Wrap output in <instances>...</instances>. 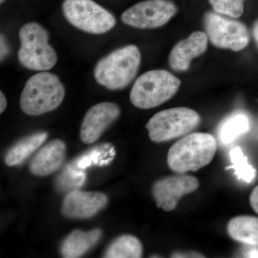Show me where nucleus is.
Listing matches in <instances>:
<instances>
[{
	"label": "nucleus",
	"mask_w": 258,
	"mask_h": 258,
	"mask_svg": "<svg viewBox=\"0 0 258 258\" xmlns=\"http://www.w3.org/2000/svg\"><path fill=\"white\" fill-rule=\"evenodd\" d=\"M217 149L216 139L212 134H190L170 148L167 155L168 166L178 174L198 171L211 162Z\"/></svg>",
	"instance_id": "obj_1"
},
{
	"label": "nucleus",
	"mask_w": 258,
	"mask_h": 258,
	"mask_svg": "<svg viewBox=\"0 0 258 258\" xmlns=\"http://www.w3.org/2000/svg\"><path fill=\"white\" fill-rule=\"evenodd\" d=\"M141 61L138 47L128 45L120 47L98 61L94 69L95 79L107 89H123L137 76Z\"/></svg>",
	"instance_id": "obj_2"
},
{
	"label": "nucleus",
	"mask_w": 258,
	"mask_h": 258,
	"mask_svg": "<svg viewBox=\"0 0 258 258\" xmlns=\"http://www.w3.org/2000/svg\"><path fill=\"white\" fill-rule=\"evenodd\" d=\"M64 95L63 84L56 75L40 71L25 83L20 96V108L32 116L45 114L58 108Z\"/></svg>",
	"instance_id": "obj_3"
},
{
	"label": "nucleus",
	"mask_w": 258,
	"mask_h": 258,
	"mask_svg": "<svg viewBox=\"0 0 258 258\" xmlns=\"http://www.w3.org/2000/svg\"><path fill=\"white\" fill-rule=\"evenodd\" d=\"M181 81L166 70L144 73L134 83L130 100L134 106L150 109L169 101L177 93Z\"/></svg>",
	"instance_id": "obj_4"
},
{
	"label": "nucleus",
	"mask_w": 258,
	"mask_h": 258,
	"mask_svg": "<svg viewBox=\"0 0 258 258\" xmlns=\"http://www.w3.org/2000/svg\"><path fill=\"white\" fill-rule=\"evenodd\" d=\"M19 37L18 60L24 67L45 71L57 63V53L49 43L48 32L41 25L34 22L25 24L20 28Z\"/></svg>",
	"instance_id": "obj_5"
},
{
	"label": "nucleus",
	"mask_w": 258,
	"mask_h": 258,
	"mask_svg": "<svg viewBox=\"0 0 258 258\" xmlns=\"http://www.w3.org/2000/svg\"><path fill=\"white\" fill-rule=\"evenodd\" d=\"M200 115L186 107H176L158 112L146 125L152 142H168L190 133L200 124Z\"/></svg>",
	"instance_id": "obj_6"
},
{
	"label": "nucleus",
	"mask_w": 258,
	"mask_h": 258,
	"mask_svg": "<svg viewBox=\"0 0 258 258\" xmlns=\"http://www.w3.org/2000/svg\"><path fill=\"white\" fill-rule=\"evenodd\" d=\"M62 13L75 28L94 35L106 33L116 24L115 17L93 0H64Z\"/></svg>",
	"instance_id": "obj_7"
},
{
	"label": "nucleus",
	"mask_w": 258,
	"mask_h": 258,
	"mask_svg": "<svg viewBox=\"0 0 258 258\" xmlns=\"http://www.w3.org/2000/svg\"><path fill=\"white\" fill-rule=\"evenodd\" d=\"M205 23L208 38L212 45L219 48L238 52L249 44L248 30L240 22L208 13L205 15Z\"/></svg>",
	"instance_id": "obj_8"
},
{
	"label": "nucleus",
	"mask_w": 258,
	"mask_h": 258,
	"mask_svg": "<svg viewBox=\"0 0 258 258\" xmlns=\"http://www.w3.org/2000/svg\"><path fill=\"white\" fill-rule=\"evenodd\" d=\"M176 5L169 0H147L131 7L120 19L128 26L154 29L166 25L176 13Z\"/></svg>",
	"instance_id": "obj_9"
},
{
	"label": "nucleus",
	"mask_w": 258,
	"mask_h": 258,
	"mask_svg": "<svg viewBox=\"0 0 258 258\" xmlns=\"http://www.w3.org/2000/svg\"><path fill=\"white\" fill-rule=\"evenodd\" d=\"M199 185V180L195 176L182 174L168 176L154 184L153 196L158 208L170 212L176 208L180 199L198 189Z\"/></svg>",
	"instance_id": "obj_10"
},
{
	"label": "nucleus",
	"mask_w": 258,
	"mask_h": 258,
	"mask_svg": "<svg viewBox=\"0 0 258 258\" xmlns=\"http://www.w3.org/2000/svg\"><path fill=\"white\" fill-rule=\"evenodd\" d=\"M120 113L119 107L111 102H102L91 107L85 115L81 125V141L86 144L94 143L118 118Z\"/></svg>",
	"instance_id": "obj_11"
},
{
	"label": "nucleus",
	"mask_w": 258,
	"mask_h": 258,
	"mask_svg": "<svg viewBox=\"0 0 258 258\" xmlns=\"http://www.w3.org/2000/svg\"><path fill=\"white\" fill-rule=\"evenodd\" d=\"M107 203L108 198L104 194L75 189L64 198L62 213L69 218H91L103 210Z\"/></svg>",
	"instance_id": "obj_12"
},
{
	"label": "nucleus",
	"mask_w": 258,
	"mask_h": 258,
	"mask_svg": "<svg viewBox=\"0 0 258 258\" xmlns=\"http://www.w3.org/2000/svg\"><path fill=\"white\" fill-rule=\"evenodd\" d=\"M208 36L201 31L194 32L187 38L176 43L169 54V66L176 71H186L191 60L199 57L208 49Z\"/></svg>",
	"instance_id": "obj_13"
},
{
	"label": "nucleus",
	"mask_w": 258,
	"mask_h": 258,
	"mask_svg": "<svg viewBox=\"0 0 258 258\" xmlns=\"http://www.w3.org/2000/svg\"><path fill=\"white\" fill-rule=\"evenodd\" d=\"M66 144L60 139L49 142L30 161V171L35 176H45L59 169L66 156Z\"/></svg>",
	"instance_id": "obj_14"
},
{
	"label": "nucleus",
	"mask_w": 258,
	"mask_h": 258,
	"mask_svg": "<svg viewBox=\"0 0 258 258\" xmlns=\"http://www.w3.org/2000/svg\"><path fill=\"white\" fill-rule=\"evenodd\" d=\"M102 232L99 229H94L89 232L74 230L61 244L60 252L62 257H81L99 241Z\"/></svg>",
	"instance_id": "obj_15"
},
{
	"label": "nucleus",
	"mask_w": 258,
	"mask_h": 258,
	"mask_svg": "<svg viewBox=\"0 0 258 258\" xmlns=\"http://www.w3.org/2000/svg\"><path fill=\"white\" fill-rule=\"evenodd\" d=\"M227 232L233 240L258 247V217L249 215L234 217L227 225Z\"/></svg>",
	"instance_id": "obj_16"
},
{
	"label": "nucleus",
	"mask_w": 258,
	"mask_h": 258,
	"mask_svg": "<svg viewBox=\"0 0 258 258\" xmlns=\"http://www.w3.org/2000/svg\"><path fill=\"white\" fill-rule=\"evenodd\" d=\"M47 136L46 132H37L19 141L5 156L7 165L13 166L21 164L45 142Z\"/></svg>",
	"instance_id": "obj_17"
},
{
	"label": "nucleus",
	"mask_w": 258,
	"mask_h": 258,
	"mask_svg": "<svg viewBox=\"0 0 258 258\" xmlns=\"http://www.w3.org/2000/svg\"><path fill=\"white\" fill-rule=\"evenodd\" d=\"M250 120L242 111H236L225 118L218 127V138L224 146L232 144L236 139L248 132Z\"/></svg>",
	"instance_id": "obj_18"
},
{
	"label": "nucleus",
	"mask_w": 258,
	"mask_h": 258,
	"mask_svg": "<svg viewBox=\"0 0 258 258\" xmlns=\"http://www.w3.org/2000/svg\"><path fill=\"white\" fill-rule=\"evenodd\" d=\"M143 247L140 241L132 235L120 236L106 249L104 257L139 258L142 256Z\"/></svg>",
	"instance_id": "obj_19"
},
{
	"label": "nucleus",
	"mask_w": 258,
	"mask_h": 258,
	"mask_svg": "<svg viewBox=\"0 0 258 258\" xmlns=\"http://www.w3.org/2000/svg\"><path fill=\"white\" fill-rule=\"evenodd\" d=\"M232 165L226 167L227 169H234L237 179L246 183H250L255 177L256 170L253 166L249 164L247 157L244 155L240 147L233 148L230 152Z\"/></svg>",
	"instance_id": "obj_20"
},
{
	"label": "nucleus",
	"mask_w": 258,
	"mask_h": 258,
	"mask_svg": "<svg viewBox=\"0 0 258 258\" xmlns=\"http://www.w3.org/2000/svg\"><path fill=\"white\" fill-rule=\"evenodd\" d=\"M244 0H210V4L217 13L239 18L244 13Z\"/></svg>",
	"instance_id": "obj_21"
},
{
	"label": "nucleus",
	"mask_w": 258,
	"mask_h": 258,
	"mask_svg": "<svg viewBox=\"0 0 258 258\" xmlns=\"http://www.w3.org/2000/svg\"><path fill=\"white\" fill-rule=\"evenodd\" d=\"M81 169L70 166L67 170H64L58 181L59 187L69 188L71 189L73 186H81L85 181V174Z\"/></svg>",
	"instance_id": "obj_22"
},
{
	"label": "nucleus",
	"mask_w": 258,
	"mask_h": 258,
	"mask_svg": "<svg viewBox=\"0 0 258 258\" xmlns=\"http://www.w3.org/2000/svg\"><path fill=\"white\" fill-rule=\"evenodd\" d=\"M102 154H103V152L101 150L95 149L93 152H90L89 154H86V155L83 156L82 157L77 159L76 162V167L83 170V169H86L92 164H96Z\"/></svg>",
	"instance_id": "obj_23"
},
{
	"label": "nucleus",
	"mask_w": 258,
	"mask_h": 258,
	"mask_svg": "<svg viewBox=\"0 0 258 258\" xmlns=\"http://www.w3.org/2000/svg\"><path fill=\"white\" fill-rule=\"evenodd\" d=\"M0 44H1V48H0V58L1 61L4 60L5 57L8 56L9 53V45H8V41L3 34H1V39H0Z\"/></svg>",
	"instance_id": "obj_24"
},
{
	"label": "nucleus",
	"mask_w": 258,
	"mask_h": 258,
	"mask_svg": "<svg viewBox=\"0 0 258 258\" xmlns=\"http://www.w3.org/2000/svg\"><path fill=\"white\" fill-rule=\"evenodd\" d=\"M249 203L254 211L258 214V185L256 186L249 197Z\"/></svg>",
	"instance_id": "obj_25"
},
{
	"label": "nucleus",
	"mask_w": 258,
	"mask_h": 258,
	"mask_svg": "<svg viewBox=\"0 0 258 258\" xmlns=\"http://www.w3.org/2000/svg\"><path fill=\"white\" fill-rule=\"evenodd\" d=\"M243 255L247 257H258V247L249 246V247L244 249Z\"/></svg>",
	"instance_id": "obj_26"
},
{
	"label": "nucleus",
	"mask_w": 258,
	"mask_h": 258,
	"mask_svg": "<svg viewBox=\"0 0 258 258\" xmlns=\"http://www.w3.org/2000/svg\"><path fill=\"white\" fill-rule=\"evenodd\" d=\"M8 106V101H7L6 97L4 93L0 92V113H3L6 109Z\"/></svg>",
	"instance_id": "obj_27"
},
{
	"label": "nucleus",
	"mask_w": 258,
	"mask_h": 258,
	"mask_svg": "<svg viewBox=\"0 0 258 258\" xmlns=\"http://www.w3.org/2000/svg\"><path fill=\"white\" fill-rule=\"evenodd\" d=\"M252 33H253L254 40H255L256 43H257L258 46V20L254 24Z\"/></svg>",
	"instance_id": "obj_28"
},
{
	"label": "nucleus",
	"mask_w": 258,
	"mask_h": 258,
	"mask_svg": "<svg viewBox=\"0 0 258 258\" xmlns=\"http://www.w3.org/2000/svg\"><path fill=\"white\" fill-rule=\"evenodd\" d=\"M5 1V0H0V3H1V4H3V3H4Z\"/></svg>",
	"instance_id": "obj_29"
}]
</instances>
